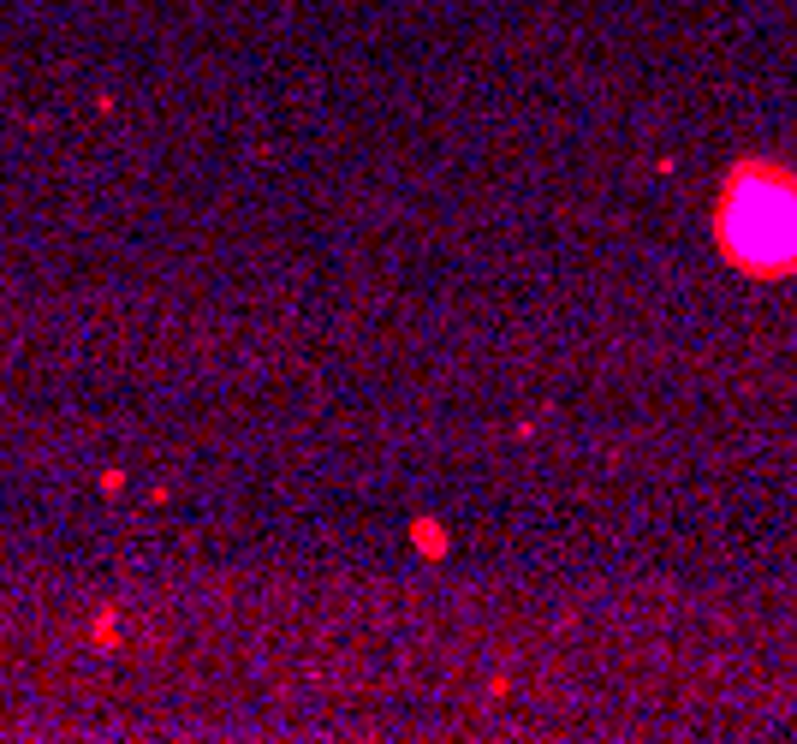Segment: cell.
<instances>
[{"instance_id":"obj_1","label":"cell","mask_w":797,"mask_h":744,"mask_svg":"<svg viewBox=\"0 0 797 744\" xmlns=\"http://www.w3.org/2000/svg\"><path fill=\"white\" fill-rule=\"evenodd\" d=\"M714 245L750 280H797V167L744 155L714 191Z\"/></svg>"}]
</instances>
